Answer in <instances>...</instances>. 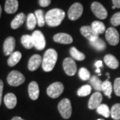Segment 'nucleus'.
I'll list each match as a JSON object with an SVG mask.
<instances>
[{"mask_svg":"<svg viewBox=\"0 0 120 120\" xmlns=\"http://www.w3.org/2000/svg\"><path fill=\"white\" fill-rule=\"evenodd\" d=\"M79 77L83 81H87L90 79V71L85 68H82L79 71Z\"/></svg>","mask_w":120,"mask_h":120,"instance_id":"473e14b6","label":"nucleus"},{"mask_svg":"<svg viewBox=\"0 0 120 120\" xmlns=\"http://www.w3.org/2000/svg\"><path fill=\"white\" fill-rule=\"evenodd\" d=\"M19 4L17 0H6L5 4V11L7 13H15L18 9Z\"/></svg>","mask_w":120,"mask_h":120,"instance_id":"f3484780","label":"nucleus"},{"mask_svg":"<svg viewBox=\"0 0 120 120\" xmlns=\"http://www.w3.org/2000/svg\"><path fill=\"white\" fill-rule=\"evenodd\" d=\"M90 83L94 87L95 90L100 91L102 90V83L103 82L101 81V79L98 77L94 75L90 79Z\"/></svg>","mask_w":120,"mask_h":120,"instance_id":"c85d7f7f","label":"nucleus"},{"mask_svg":"<svg viewBox=\"0 0 120 120\" xmlns=\"http://www.w3.org/2000/svg\"><path fill=\"white\" fill-rule=\"evenodd\" d=\"M65 16L64 11L58 8L52 9L45 15V23L50 27L60 26Z\"/></svg>","mask_w":120,"mask_h":120,"instance_id":"f257e3e1","label":"nucleus"},{"mask_svg":"<svg viewBox=\"0 0 120 120\" xmlns=\"http://www.w3.org/2000/svg\"><path fill=\"white\" fill-rule=\"evenodd\" d=\"M26 15L23 13H20L17 14L15 17L13 19L11 23V27L13 30H16L20 26L23 25V23L26 21Z\"/></svg>","mask_w":120,"mask_h":120,"instance_id":"6ab92c4d","label":"nucleus"},{"mask_svg":"<svg viewBox=\"0 0 120 120\" xmlns=\"http://www.w3.org/2000/svg\"><path fill=\"white\" fill-rule=\"evenodd\" d=\"M25 80H26V78L24 77V75L18 71H11L9 73L8 78H7V81L9 85H10L11 86H14V87H17V86L22 85V83L25 82Z\"/></svg>","mask_w":120,"mask_h":120,"instance_id":"20e7f679","label":"nucleus"},{"mask_svg":"<svg viewBox=\"0 0 120 120\" xmlns=\"http://www.w3.org/2000/svg\"><path fill=\"white\" fill-rule=\"evenodd\" d=\"M111 116L113 120H120V103H116L112 106L111 109Z\"/></svg>","mask_w":120,"mask_h":120,"instance_id":"7c9ffc66","label":"nucleus"},{"mask_svg":"<svg viewBox=\"0 0 120 120\" xmlns=\"http://www.w3.org/2000/svg\"><path fill=\"white\" fill-rule=\"evenodd\" d=\"M103 120V119H98V120Z\"/></svg>","mask_w":120,"mask_h":120,"instance_id":"37998d69","label":"nucleus"},{"mask_svg":"<svg viewBox=\"0 0 120 120\" xmlns=\"http://www.w3.org/2000/svg\"><path fill=\"white\" fill-rule=\"evenodd\" d=\"M91 27L94 29L96 33L98 34H101L105 31V26L103 22L99 21H95L91 23Z\"/></svg>","mask_w":120,"mask_h":120,"instance_id":"b1692460","label":"nucleus"},{"mask_svg":"<svg viewBox=\"0 0 120 120\" xmlns=\"http://www.w3.org/2000/svg\"><path fill=\"white\" fill-rule=\"evenodd\" d=\"M91 8L94 15L100 19H105L107 17V11L106 9L100 3L94 1L91 5Z\"/></svg>","mask_w":120,"mask_h":120,"instance_id":"6e6552de","label":"nucleus"},{"mask_svg":"<svg viewBox=\"0 0 120 120\" xmlns=\"http://www.w3.org/2000/svg\"><path fill=\"white\" fill-rule=\"evenodd\" d=\"M58 110L61 116L64 119H69L72 113V107L71 101L69 99L64 98L61 100L58 104Z\"/></svg>","mask_w":120,"mask_h":120,"instance_id":"7ed1b4c3","label":"nucleus"},{"mask_svg":"<svg viewBox=\"0 0 120 120\" xmlns=\"http://www.w3.org/2000/svg\"><path fill=\"white\" fill-rule=\"evenodd\" d=\"M90 43L92 47H94L95 49L98 51H103L106 47V45L104 42V41L99 38L95 40L94 41H90Z\"/></svg>","mask_w":120,"mask_h":120,"instance_id":"a878e982","label":"nucleus"},{"mask_svg":"<svg viewBox=\"0 0 120 120\" xmlns=\"http://www.w3.org/2000/svg\"><path fill=\"white\" fill-rule=\"evenodd\" d=\"M111 23L113 26H120V12L115 13L111 18Z\"/></svg>","mask_w":120,"mask_h":120,"instance_id":"72a5a7b5","label":"nucleus"},{"mask_svg":"<svg viewBox=\"0 0 120 120\" xmlns=\"http://www.w3.org/2000/svg\"><path fill=\"white\" fill-rule=\"evenodd\" d=\"M53 40L57 43H62V44H70L73 42V38L70 35L60 33L54 35Z\"/></svg>","mask_w":120,"mask_h":120,"instance_id":"2eb2a0df","label":"nucleus"},{"mask_svg":"<svg viewBox=\"0 0 120 120\" xmlns=\"http://www.w3.org/2000/svg\"><path fill=\"white\" fill-rule=\"evenodd\" d=\"M63 67L65 73L69 76H73L76 73L77 66L75 61L72 58H65L63 62Z\"/></svg>","mask_w":120,"mask_h":120,"instance_id":"9d476101","label":"nucleus"},{"mask_svg":"<svg viewBox=\"0 0 120 120\" xmlns=\"http://www.w3.org/2000/svg\"><path fill=\"white\" fill-rule=\"evenodd\" d=\"M11 120H25L22 119V117H18V116H15V117H13V118L11 119Z\"/></svg>","mask_w":120,"mask_h":120,"instance_id":"ea45409f","label":"nucleus"},{"mask_svg":"<svg viewBox=\"0 0 120 120\" xmlns=\"http://www.w3.org/2000/svg\"><path fill=\"white\" fill-rule=\"evenodd\" d=\"M34 47L38 50H42L45 47V39L41 31L37 30L32 34Z\"/></svg>","mask_w":120,"mask_h":120,"instance_id":"1a4fd4ad","label":"nucleus"},{"mask_svg":"<svg viewBox=\"0 0 120 120\" xmlns=\"http://www.w3.org/2000/svg\"><path fill=\"white\" fill-rule=\"evenodd\" d=\"M83 11V5L79 3L73 4L68 11V17L71 21H75L82 16Z\"/></svg>","mask_w":120,"mask_h":120,"instance_id":"423d86ee","label":"nucleus"},{"mask_svg":"<svg viewBox=\"0 0 120 120\" xmlns=\"http://www.w3.org/2000/svg\"><path fill=\"white\" fill-rule=\"evenodd\" d=\"M1 7L0 5V17H1Z\"/></svg>","mask_w":120,"mask_h":120,"instance_id":"a19ab883","label":"nucleus"},{"mask_svg":"<svg viewBox=\"0 0 120 120\" xmlns=\"http://www.w3.org/2000/svg\"><path fill=\"white\" fill-rule=\"evenodd\" d=\"M97 112L99 114L107 118L111 116V111L109 110L108 105H107L106 104H101L97 108Z\"/></svg>","mask_w":120,"mask_h":120,"instance_id":"cd10ccee","label":"nucleus"},{"mask_svg":"<svg viewBox=\"0 0 120 120\" xmlns=\"http://www.w3.org/2000/svg\"><path fill=\"white\" fill-rule=\"evenodd\" d=\"M17 98L12 93H9L4 97V103L8 109H13L17 105Z\"/></svg>","mask_w":120,"mask_h":120,"instance_id":"a211bd4d","label":"nucleus"},{"mask_svg":"<svg viewBox=\"0 0 120 120\" xmlns=\"http://www.w3.org/2000/svg\"><path fill=\"white\" fill-rule=\"evenodd\" d=\"M23 46L26 49H30L33 47H34V40L31 35H24L22 37L21 39Z\"/></svg>","mask_w":120,"mask_h":120,"instance_id":"4be33fe9","label":"nucleus"},{"mask_svg":"<svg viewBox=\"0 0 120 120\" xmlns=\"http://www.w3.org/2000/svg\"><path fill=\"white\" fill-rule=\"evenodd\" d=\"M35 15L37 19V23L39 27H43L45 25V16L43 11L41 9H38L35 11Z\"/></svg>","mask_w":120,"mask_h":120,"instance_id":"c756f323","label":"nucleus"},{"mask_svg":"<svg viewBox=\"0 0 120 120\" xmlns=\"http://www.w3.org/2000/svg\"><path fill=\"white\" fill-rule=\"evenodd\" d=\"M39 4L41 7H47L51 4V0H39Z\"/></svg>","mask_w":120,"mask_h":120,"instance_id":"c9c22d12","label":"nucleus"},{"mask_svg":"<svg viewBox=\"0 0 120 120\" xmlns=\"http://www.w3.org/2000/svg\"><path fill=\"white\" fill-rule=\"evenodd\" d=\"M112 90H113V86L111 82L109 80H105V82H103L102 83V91H103L104 94L107 96L110 99L112 98L111 95L112 93Z\"/></svg>","mask_w":120,"mask_h":120,"instance_id":"5701e85b","label":"nucleus"},{"mask_svg":"<svg viewBox=\"0 0 120 120\" xmlns=\"http://www.w3.org/2000/svg\"><path fill=\"white\" fill-rule=\"evenodd\" d=\"M64 86L61 82H55L47 87V94L52 98H57L63 93Z\"/></svg>","mask_w":120,"mask_h":120,"instance_id":"39448f33","label":"nucleus"},{"mask_svg":"<svg viewBox=\"0 0 120 120\" xmlns=\"http://www.w3.org/2000/svg\"><path fill=\"white\" fill-rule=\"evenodd\" d=\"M103 100L102 95L100 92L96 91L94 94L91 95V98H90L89 102H88V107L90 109H95L101 104Z\"/></svg>","mask_w":120,"mask_h":120,"instance_id":"f8f14e48","label":"nucleus"},{"mask_svg":"<svg viewBox=\"0 0 120 120\" xmlns=\"http://www.w3.org/2000/svg\"><path fill=\"white\" fill-rule=\"evenodd\" d=\"M104 62L107 66L111 69H117L119 67V61L116 57L111 54H107L104 57Z\"/></svg>","mask_w":120,"mask_h":120,"instance_id":"aec40b11","label":"nucleus"},{"mask_svg":"<svg viewBox=\"0 0 120 120\" xmlns=\"http://www.w3.org/2000/svg\"><path fill=\"white\" fill-rule=\"evenodd\" d=\"M15 47V39L13 37H8L4 43V52L5 56H11Z\"/></svg>","mask_w":120,"mask_h":120,"instance_id":"ddd939ff","label":"nucleus"},{"mask_svg":"<svg viewBox=\"0 0 120 120\" xmlns=\"http://www.w3.org/2000/svg\"><path fill=\"white\" fill-rule=\"evenodd\" d=\"M42 64V58L41 56L38 54H35L30 57L28 62V69L29 70L34 71L39 68L40 65Z\"/></svg>","mask_w":120,"mask_h":120,"instance_id":"4468645a","label":"nucleus"},{"mask_svg":"<svg viewBox=\"0 0 120 120\" xmlns=\"http://www.w3.org/2000/svg\"><path fill=\"white\" fill-rule=\"evenodd\" d=\"M37 19L34 13H29L27 17V27L29 30H33L37 24Z\"/></svg>","mask_w":120,"mask_h":120,"instance_id":"393cba45","label":"nucleus"},{"mask_svg":"<svg viewBox=\"0 0 120 120\" xmlns=\"http://www.w3.org/2000/svg\"><path fill=\"white\" fill-rule=\"evenodd\" d=\"M112 2L116 8H120V0H112Z\"/></svg>","mask_w":120,"mask_h":120,"instance_id":"4c0bfd02","label":"nucleus"},{"mask_svg":"<svg viewBox=\"0 0 120 120\" xmlns=\"http://www.w3.org/2000/svg\"><path fill=\"white\" fill-rule=\"evenodd\" d=\"M22 55L19 52H15L9 56L8 60V64L9 67H13L17 65L22 59Z\"/></svg>","mask_w":120,"mask_h":120,"instance_id":"412c9836","label":"nucleus"},{"mask_svg":"<svg viewBox=\"0 0 120 120\" xmlns=\"http://www.w3.org/2000/svg\"><path fill=\"white\" fill-rule=\"evenodd\" d=\"M80 31L81 34L90 41H94L99 38V34L95 31L91 26H83L80 29Z\"/></svg>","mask_w":120,"mask_h":120,"instance_id":"9b49d317","label":"nucleus"},{"mask_svg":"<svg viewBox=\"0 0 120 120\" xmlns=\"http://www.w3.org/2000/svg\"><path fill=\"white\" fill-rule=\"evenodd\" d=\"M95 65L97 68V69H99L100 68L103 67V62H102V61L99 60L98 61H96L95 64Z\"/></svg>","mask_w":120,"mask_h":120,"instance_id":"58836bf2","label":"nucleus"},{"mask_svg":"<svg viewBox=\"0 0 120 120\" xmlns=\"http://www.w3.org/2000/svg\"><path fill=\"white\" fill-rule=\"evenodd\" d=\"M28 93L30 98L32 100H36L39 98V89L38 83L35 82H31L29 84L28 87Z\"/></svg>","mask_w":120,"mask_h":120,"instance_id":"dca6fc26","label":"nucleus"},{"mask_svg":"<svg viewBox=\"0 0 120 120\" xmlns=\"http://www.w3.org/2000/svg\"><path fill=\"white\" fill-rule=\"evenodd\" d=\"M113 90L116 95L120 97V77L116 78L114 81Z\"/></svg>","mask_w":120,"mask_h":120,"instance_id":"f704fd0d","label":"nucleus"},{"mask_svg":"<svg viewBox=\"0 0 120 120\" xmlns=\"http://www.w3.org/2000/svg\"><path fill=\"white\" fill-rule=\"evenodd\" d=\"M70 54L71 57H73V59L75 60H78V61H83L86 58V56L85 55L80 52L79 50H77V48H75V47H72L70 49Z\"/></svg>","mask_w":120,"mask_h":120,"instance_id":"bb28decb","label":"nucleus"},{"mask_svg":"<svg viewBox=\"0 0 120 120\" xmlns=\"http://www.w3.org/2000/svg\"><path fill=\"white\" fill-rule=\"evenodd\" d=\"M91 87L90 85H84L81 87L78 91L77 94L78 96L79 97H85L91 94Z\"/></svg>","mask_w":120,"mask_h":120,"instance_id":"2f4dec72","label":"nucleus"},{"mask_svg":"<svg viewBox=\"0 0 120 120\" xmlns=\"http://www.w3.org/2000/svg\"><path fill=\"white\" fill-rule=\"evenodd\" d=\"M57 60V53L53 49H49L45 52L42 59V68L46 71L49 72L53 70L56 65Z\"/></svg>","mask_w":120,"mask_h":120,"instance_id":"f03ea898","label":"nucleus"},{"mask_svg":"<svg viewBox=\"0 0 120 120\" xmlns=\"http://www.w3.org/2000/svg\"><path fill=\"white\" fill-rule=\"evenodd\" d=\"M4 90V82L0 79V105L1 104V99H2V94Z\"/></svg>","mask_w":120,"mask_h":120,"instance_id":"e433bc0d","label":"nucleus"},{"mask_svg":"<svg viewBox=\"0 0 120 120\" xmlns=\"http://www.w3.org/2000/svg\"><path fill=\"white\" fill-rule=\"evenodd\" d=\"M105 38L111 45H117L120 42V34L114 27H109L106 30Z\"/></svg>","mask_w":120,"mask_h":120,"instance_id":"0eeeda50","label":"nucleus"},{"mask_svg":"<svg viewBox=\"0 0 120 120\" xmlns=\"http://www.w3.org/2000/svg\"><path fill=\"white\" fill-rule=\"evenodd\" d=\"M116 8L115 7V6H114V5H113V6L112 7V9H116Z\"/></svg>","mask_w":120,"mask_h":120,"instance_id":"79ce46f5","label":"nucleus"}]
</instances>
